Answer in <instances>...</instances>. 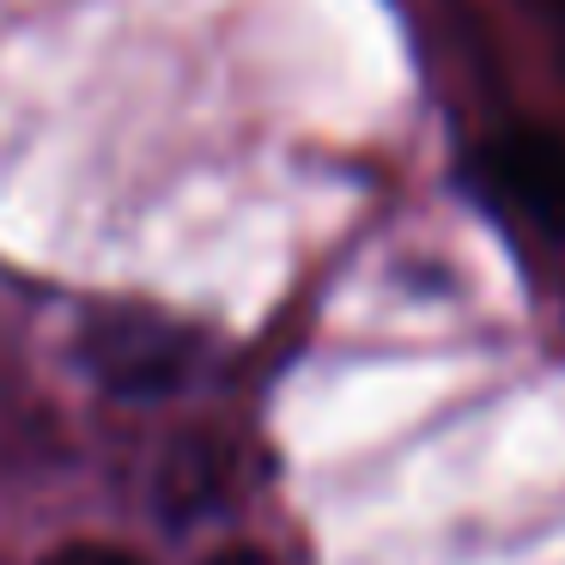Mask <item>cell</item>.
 <instances>
[{"mask_svg": "<svg viewBox=\"0 0 565 565\" xmlns=\"http://www.w3.org/2000/svg\"><path fill=\"white\" fill-rule=\"evenodd\" d=\"M79 359L116 395H164L189 377V334L152 310H98L79 334Z\"/></svg>", "mask_w": 565, "mask_h": 565, "instance_id": "1", "label": "cell"}, {"mask_svg": "<svg viewBox=\"0 0 565 565\" xmlns=\"http://www.w3.org/2000/svg\"><path fill=\"white\" fill-rule=\"evenodd\" d=\"M480 177L499 201H511L529 225L565 237V140L547 128H516L480 152Z\"/></svg>", "mask_w": 565, "mask_h": 565, "instance_id": "2", "label": "cell"}, {"mask_svg": "<svg viewBox=\"0 0 565 565\" xmlns=\"http://www.w3.org/2000/svg\"><path fill=\"white\" fill-rule=\"evenodd\" d=\"M43 565H147V559L110 547V541H67V547H55Z\"/></svg>", "mask_w": 565, "mask_h": 565, "instance_id": "3", "label": "cell"}, {"mask_svg": "<svg viewBox=\"0 0 565 565\" xmlns=\"http://www.w3.org/2000/svg\"><path fill=\"white\" fill-rule=\"evenodd\" d=\"M213 565H268V559H262V553H249V547H237V553H220Z\"/></svg>", "mask_w": 565, "mask_h": 565, "instance_id": "4", "label": "cell"}]
</instances>
